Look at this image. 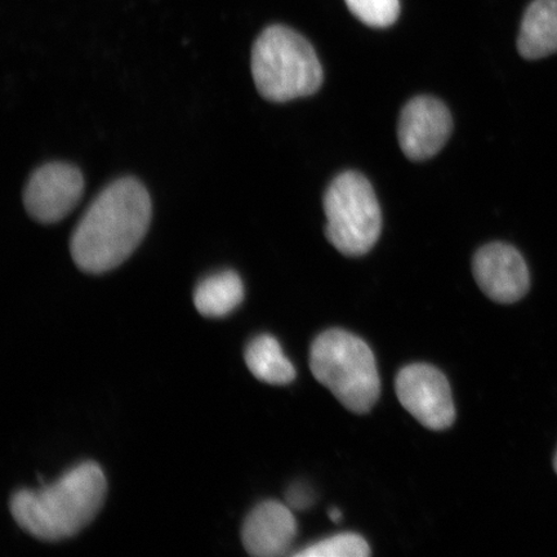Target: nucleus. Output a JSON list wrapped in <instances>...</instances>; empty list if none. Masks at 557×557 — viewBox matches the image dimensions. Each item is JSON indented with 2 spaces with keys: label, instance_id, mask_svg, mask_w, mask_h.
<instances>
[{
  "label": "nucleus",
  "instance_id": "f257e3e1",
  "mask_svg": "<svg viewBox=\"0 0 557 557\" xmlns=\"http://www.w3.org/2000/svg\"><path fill=\"white\" fill-rule=\"evenodd\" d=\"M151 215L150 194L138 180L111 183L87 208L70 239L76 267L87 274L121 267L144 240Z\"/></svg>",
  "mask_w": 557,
  "mask_h": 557
},
{
  "label": "nucleus",
  "instance_id": "f03ea898",
  "mask_svg": "<svg viewBox=\"0 0 557 557\" xmlns=\"http://www.w3.org/2000/svg\"><path fill=\"white\" fill-rule=\"evenodd\" d=\"M107 491L100 466L83 462L50 485L13 494L11 512L35 539L58 542L74 537L96 518Z\"/></svg>",
  "mask_w": 557,
  "mask_h": 557
},
{
  "label": "nucleus",
  "instance_id": "7ed1b4c3",
  "mask_svg": "<svg viewBox=\"0 0 557 557\" xmlns=\"http://www.w3.org/2000/svg\"><path fill=\"white\" fill-rule=\"evenodd\" d=\"M252 75L257 90L271 102L311 96L322 87L323 69L302 35L283 25H271L252 48Z\"/></svg>",
  "mask_w": 557,
  "mask_h": 557
},
{
  "label": "nucleus",
  "instance_id": "20e7f679",
  "mask_svg": "<svg viewBox=\"0 0 557 557\" xmlns=\"http://www.w3.org/2000/svg\"><path fill=\"white\" fill-rule=\"evenodd\" d=\"M313 377L354 413H368L377 403L381 381L374 354L366 341L344 330L325 331L310 350Z\"/></svg>",
  "mask_w": 557,
  "mask_h": 557
},
{
  "label": "nucleus",
  "instance_id": "39448f33",
  "mask_svg": "<svg viewBox=\"0 0 557 557\" xmlns=\"http://www.w3.org/2000/svg\"><path fill=\"white\" fill-rule=\"evenodd\" d=\"M325 235L338 252L359 257L377 243L381 208L371 183L358 172L341 173L324 195Z\"/></svg>",
  "mask_w": 557,
  "mask_h": 557
},
{
  "label": "nucleus",
  "instance_id": "423d86ee",
  "mask_svg": "<svg viewBox=\"0 0 557 557\" xmlns=\"http://www.w3.org/2000/svg\"><path fill=\"white\" fill-rule=\"evenodd\" d=\"M395 387L401 406L422 426L442 431L455 422L456 408L449 382L437 368L429 364L404 367Z\"/></svg>",
  "mask_w": 557,
  "mask_h": 557
},
{
  "label": "nucleus",
  "instance_id": "0eeeda50",
  "mask_svg": "<svg viewBox=\"0 0 557 557\" xmlns=\"http://www.w3.org/2000/svg\"><path fill=\"white\" fill-rule=\"evenodd\" d=\"M85 193V177L75 165L54 162L39 166L24 190V206L39 224H55L78 206Z\"/></svg>",
  "mask_w": 557,
  "mask_h": 557
},
{
  "label": "nucleus",
  "instance_id": "6e6552de",
  "mask_svg": "<svg viewBox=\"0 0 557 557\" xmlns=\"http://www.w3.org/2000/svg\"><path fill=\"white\" fill-rule=\"evenodd\" d=\"M451 116L442 101L420 96L403 109L398 137L404 154L410 160L433 158L447 144L451 134Z\"/></svg>",
  "mask_w": 557,
  "mask_h": 557
},
{
  "label": "nucleus",
  "instance_id": "1a4fd4ad",
  "mask_svg": "<svg viewBox=\"0 0 557 557\" xmlns=\"http://www.w3.org/2000/svg\"><path fill=\"white\" fill-rule=\"evenodd\" d=\"M472 273L480 289L498 304L520 301L531 285L524 259L517 248L505 243L480 248L473 257Z\"/></svg>",
  "mask_w": 557,
  "mask_h": 557
},
{
  "label": "nucleus",
  "instance_id": "9d476101",
  "mask_svg": "<svg viewBox=\"0 0 557 557\" xmlns=\"http://www.w3.org/2000/svg\"><path fill=\"white\" fill-rule=\"evenodd\" d=\"M297 534V521L290 507L267 500L249 512L242 529L244 548L257 557H276L288 553Z\"/></svg>",
  "mask_w": 557,
  "mask_h": 557
},
{
  "label": "nucleus",
  "instance_id": "9b49d317",
  "mask_svg": "<svg viewBox=\"0 0 557 557\" xmlns=\"http://www.w3.org/2000/svg\"><path fill=\"white\" fill-rule=\"evenodd\" d=\"M518 50L527 60L557 52V0H534L522 17Z\"/></svg>",
  "mask_w": 557,
  "mask_h": 557
},
{
  "label": "nucleus",
  "instance_id": "f8f14e48",
  "mask_svg": "<svg viewBox=\"0 0 557 557\" xmlns=\"http://www.w3.org/2000/svg\"><path fill=\"white\" fill-rule=\"evenodd\" d=\"M244 299V284L233 270L220 271L203 278L195 288V308L206 318H224Z\"/></svg>",
  "mask_w": 557,
  "mask_h": 557
},
{
  "label": "nucleus",
  "instance_id": "ddd939ff",
  "mask_svg": "<svg viewBox=\"0 0 557 557\" xmlns=\"http://www.w3.org/2000/svg\"><path fill=\"white\" fill-rule=\"evenodd\" d=\"M246 363L257 380L269 385H288L296 379V368L285 357L281 344L270 334H261L248 344Z\"/></svg>",
  "mask_w": 557,
  "mask_h": 557
},
{
  "label": "nucleus",
  "instance_id": "4468645a",
  "mask_svg": "<svg viewBox=\"0 0 557 557\" xmlns=\"http://www.w3.org/2000/svg\"><path fill=\"white\" fill-rule=\"evenodd\" d=\"M371 555L368 542L359 534L341 533L306 547L297 557H367Z\"/></svg>",
  "mask_w": 557,
  "mask_h": 557
},
{
  "label": "nucleus",
  "instance_id": "2eb2a0df",
  "mask_svg": "<svg viewBox=\"0 0 557 557\" xmlns=\"http://www.w3.org/2000/svg\"><path fill=\"white\" fill-rule=\"evenodd\" d=\"M348 10L361 23L372 27H387L400 15L399 0H345Z\"/></svg>",
  "mask_w": 557,
  "mask_h": 557
},
{
  "label": "nucleus",
  "instance_id": "dca6fc26",
  "mask_svg": "<svg viewBox=\"0 0 557 557\" xmlns=\"http://www.w3.org/2000/svg\"><path fill=\"white\" fill-rule=\"evenodd\" d=\"M312 492L304 484L292 485L287 492V504L295 510H306L312 504Z\"/></svg>",
  "mask_w": 557,
  "mask_h": 557
},
{
  "label": "nucleus",
  "instance_id": "f3484780",
  "mask_svg": "<svg viewBox=\"0 0 557 557\" xmlns=\"http://www.w3.org/2000/svg\"><path fill=\"white\" fill-rule=\"evenodd\" d=\"M330 519L333 522H339L343 520V512H341L338 508H332V510H330Z\"/></svg>",
  "mask_w": 557,
  "mask_h": 557
},
{
  "label": "nucleus",
  "instance_id": "a211bd4d",
  "mask_svg": "<svg viewBox=\"0 0 557 557\" xmlns=\"http://www.w3.org/2000/svg\"><path fill=\"white\" fill-rule=\"evenodd\" d=\"M555 470L557 472V453H556V457H555Z\"/></svg>",
  "mask_w": 557,
  "mask_h": 557
}]
</instances>
